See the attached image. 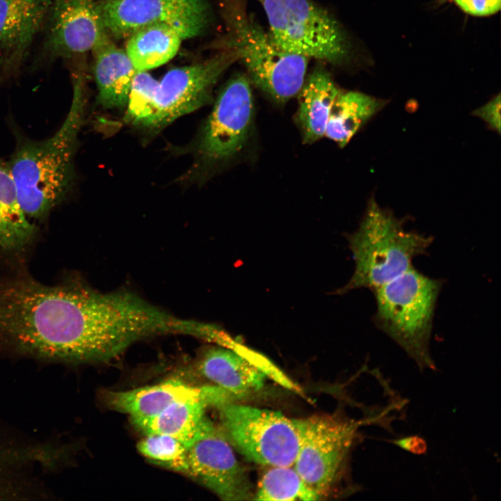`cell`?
<instances>
[{"mask_svg":"<svg viewBox=\"0 0 501 501\" xmlns=\"http://www.w3.org/2000/svg\"><path fill=\"white\" fill-rule=\"evenodd\" d=\"M35 230L21 207L8 163L0 159V252L21 253L33 241Z\"/></svg>","mask_w":501,"mask_h":501,"instance_id":"obj_19","label":"cell"},{"mask_svg":"<svg viewBox=\"0 0 501 501\" xmlns=\"http://www.w3.org/2000/svg\"><path fill=\"white\" fill-rule=\"evenodd\" d=\"M215 406L206 399H194L174 403L149 419L132 423L145 434L170 436L186 447L193 442L207 419L206 411Z\"/></svg>","mask_w":501,"mask_h":501,"instance_id":"obj_20","label":"cell"},{"mask_svg":"<svg viewBox=\"0 0 501 501\" xmlns=\"http://www.w3.org/2000/svg\"><path fill=\"white\" fill-rule=\"evenodd\" d=\"M464 13L475 17H484L498 12L501 0H452Z\"/></svg>","mask_w":501,"mask_h":501,"instance_id":"obj_26","label":"cell"},{"mask_svg":"<svg viewBox=\"0 0 501 501\" xmlns=\"http://www.w3.org/2000/svg\"><path fill=\"white\" fill-rule=\"evenodd\" d=\"M472 114L486 122L488 127L500 133V95L493 97L482 106L477 109Z\"/></svg>","mask_w":501,"mask_h":501,"instance_id":"obj_27","label":"cell"},{"mask_svg":"<svg viewBox=\"0 0 501 501\" xmlns=\"http://www.w3.org/2000/svg\"><path fill=\"white\" fill-rule=\"evenodd\" d=\"M106 402L112 409L126 413L132 422L152 418L171 404L188 399H206L215 407L234 397L216 385L198 386L179 379H169L151 385L106 393Z\"/></svg>","mask_w":501,"mask_h":501,"instance_id":"obj_15","label":"cell"},{"mask_svg":"<svg viewBox=\"0 0 501 501\" xmlns=\"http://www.w3.org/2000/svg\"><path fill=\"white\" fill-rule=\"evenodd\" d=\"M138 452L151 462L187 476V447L166 434H148L138 445Z\"/></svg>","mask_w":501,"mask_h":501,"instance_id":"obj_25","label":"cell"},{"mask_svg":"<svg viewBox=\"0 0 501 501\" xmlns=\"http://www.w3.org/2000/svg\"><path fill=\"white\" fill-rule=\"evenodd\" d=\"M236 61L234 52L225 48L204 61L168 70L159 81L150 128L166 126L206 104L216 81Z\"/></svg>","mask_w":501,"mask_h":501,"instance_id":"obj_11","label":"cell"},{"mask_svg":"<svg viewBox=\"0 0 501 501\" xmlns=\"http://www.w3.org/2000/svg\"><path fill=\"white\" fill-rule=\"evenodd\" d=\"M355 270L340 293L368 288L372 291L413 267L414 257L427 253L433 237L404 228L372 198L358 229L349 237Z\"/></svg>","mask_w":501,"mask_h":501,"instance_id":"obj_3","label":"cell"},{"mask_svg":"<svg viewBox=\"0 0 501 501\" xmlns=\"http://www.w3.org/2000/svg\"><path fill=\"white\" fill-rule=\"evenodd\" d=\"M223 433L244 456L267 467L292 466L299 450L294 422L278 411L230 401L216 407Z\"/></svg>","mask_w":501,"mask_h":501,"instance_id":"obj_7","label":"cell"},{"mask_svg":"<svg viewBox=\"0 0 501 501\" xmlns=\"http://www.w3.org/2000/svg\"><path fill=\"white\" fill-rule=\"evenodd\" d=\"M269 468L260 480L254 500L291 501L320 499L293 466Z\"/></svg>","mask_w":501,"mask_h":501,"instance_id":"obj_23","label":"cell"},{"mask_svg":"<svg viewBox=\"0 0 501 501\" xmlns=\"http://www.w3.org/2000/svg\"><path fill=\"white\" fill-rule=\"evenodd\" d=\"M105 31L115 40H127L136 31L154 24H166L183 39L200 35L211 20L207 0H95Z\"/></svg>","mask_w":501,"mask_h":501,"instance_id":"obj_9","label":"cell"},{"mask_svg":"<svg viewBox=\"0 0 501 501\" xmlns=\"http://www.w3.org/2000/svg\"><path fill=\"white\" fill-rule=\"evenodd\" d=\"M136 329L122 290L99 292L78 279L42 283L0 268V347L38 358L101 363L121 354Z\"/></svg>","mask_w":501,"mask_h":501,"instance_id":"obj_1","label":"cell"},{"mask_svg":"<svg viewBox=\"0 0 501 501\" xmlns=\"http://www.w3.org/2000/svg\"><path fill=\"white\" fill-rule=\"evenodd\" d=\"M294 422L299 450L293 467L321 498L334 484L363 423L325 415L294 419Z\"/></svg>","mask_w":501,"mask_h":501,"instance_id":"obj_8","label":"cell"},{"mask_svg":"<svg viewBox=\"0 0 501 501\" xmlns=\"http://www.w3.org/2000/svg\"><path fill=\"white\" fill-rule=\"evenodd\" d=\"M222 13L226 48L234 52L252 81L280 103L297 95L305 80L308 58L281 49L238 0H225Z\"/></svg>","mask_w":501,"mask_h":501,"instance_id":"obj_5","label":"cell"},{"mask_svg":"<svg viewBox=\"0 0 501 501\" xmlns=\"http://www.w3.org/2000/svg\"><path fill=\"white\" fill-rule=\"evenodd\" d=\"M187 476L223 500H249L248 476L222 430L208 418L187 447Z\"/></svg>","mask_w":501,"mask_h":501,"instance_id":"obj_10","label":"cell"},{"mask_svg":"<svg viewBox=\"0 0 501 501\" xmlns=\"http://www.w3.org/2000/svg\"><path fill=\"white\" fill-rule=\"evenodd\" d=\"M72 78L70 109L52 136L35 141L16 133L8 163L19 203L30 220L45 218L66 198L74 182V157L86 102L84 70L74 72Z\"/></svg>","mask_w":501,"mask_h":501,"instance_id":"obj_2","label":"cell"},{"mask_svg":"<svg viewBox=\"0 0 501 501\" xmlns=\"http://www.w3.org/2000/svg\"><path fill=\"white\" fill-rule=\"evenodd\" d=\"M47 47L52 56L70 58L91 51L106 33L95 0H53Z\"/></svg>","mask_w":501,"mask_h":501,"instance_id":"obj_14","label":"cell"},{"mask_svg":"<svg viewBox=\"0 0 501 501\" xmlns=\"http://www.w3.org/2000/svg\"><path fill=\"white\" fill-rule=\"evenodd\" d=\"M97 101L106 109L126 106L137 71L125 49L106 32L91 50Z\"/></svg>","mask_w":501,"mask_h":501,"instance_id":"obj_17","label":"cell"},{"mask_svg":"<svg viewBox=\"0 0 501 501\" xmlns=\"http://www.w3.org/2000/svg\"><path fill=\"white\" fill-rule=\"evenodd\" d=\"M159 81L148 72L134 75L127 102L125 120L136 125L150 127L156 112Z\"/></svg>","mask_w":501,"mask_h":501,"instance_id":"obj_24","label":"cell"},{"mask_svg":"<svg viewBox=\"0 0 501 501\" xmlns=\"http://www.w3.org/2000/svg\"><path fill=\"white\" fill-rule=\"evenodd\" d=\"M233 341L230 345L212 347L200 357V373L215 385L239 397L260 390L268 375L273 376L285 386L292 382L269 362H260L261 357Z\"/></svg>","mask_w":501,"mask_h":501,"instance_id":"obj_13","label":"cell"},{"mask_svg":"<svg viewBox=\"0 0 501 501\" xmlns=\"http://www.w3.org/2000/svg\"><path fill=\"white\" fill-rule=\"evenodd\" d=\"M442 279L414 267L373 292L376 326L400 346L420 370H436L429 342Z\"/></svg>","mask_w":501,"mask_h":501,"instance_id":"obj_4","label":"cell"},{"mask_svg":"<svg viewBox=\"0 0 501 501\" xmlns=\"http://www.w3.org/2000/svg\"><path fill=\"white\" fill-rule=\"evenodd\" d=\"M385 104L383 100L363 93L340 90L332 105L324 135L340 147L345 146Z\"/></svg>","mask_w":501,"mask_h":501,"instance_id":"obj_22","label":"cell"},{"mask_svg":"<svg viewBox=\"0 0 501 501\" xmlns=\"http://www.w3.org/2000/svg\"><path fill=\"white\" fill-rule=\"evenodd\" d=\"M270 35L287 52L333 64L345 61L349 44L337 22L310 0H260Z\"/></svg>","mask_w":501,"mask_h":501,"instance_id":"obj_6","label":"cell"},{"mask_svg":"<svg viewBox=\"0 0 501 501\" xmlns=\"http://www.w3.org/2000/svg\"><path fill=\"white\" fill-rule=\"evenodd\" d=\"M51 1L0 0V51L6 66H16L25 58L48 19Z\"/></svg>","mask_w":501,"mask_h":501,"instance_id":"obj_16","label":"cell"},{"mask_svg":"<svg viewBox=\"0 0 501 501\" xmlns=\"http://www.w3.org/2000/svg\"><path fill=\"white\" fill-rule=\"evenodd\" d=\"M391 443L402 450L415 454H423L427 450V444L424 439L416 435L395 439L391 440Z\"/></svg>","mask_w":501,"mask_h":501,"instance_id":"obj_28","label":"cell"},{"mask_svg":"<svg viewBox=\"0 0 501 501\" xmlns=\"http://www.w3.org/2000/svg\"><path fill=\"white\" fill-rule=\"evenodd\" d=\"M1 456H0V463H1Z\"/></svg>","mask_w":501,"mask_h":501,"instance_id":"obj_29","label":"cell"},{"mask_svg":"<svg viewBox=\"0 0 501 501\" xmlns=\"http://www.w3.org/2000/svg\"><path fill=\"white\" fill-rule=\"evenodd\" d=\"M253 113L249 81L237 75L219 94L205 123L198 145L201 158L216 163L238 153L249 135Z\"/></svg>","mask_w":501,"mask_h":501,"instance_id":"obj_12","label":"cell"},{"mask_svg":"<svg viewBox=\"0 0 501 501\" xmlns=\"http://www.w3.org/2000/svg\"><path fill=\"white\" fill-rule=\"evenodd\" d=\"M183 40L173 27L154 24L131 35L126 40L125 51L137 72H148L174 58Z\"/></svg>","mask_w":501,"mask_h":501,"instance_id":"obj_21","label":"cell"},{"mask_svg":"<svg viewBox=\"0 0 501 501\" xmlns=\"http://www.w3.org/2000/svg\"><path fill=\"white\" fill-rule=\"evenodd\" d=\"M329 73L315 69L305 80L299 93L296 119L304 143L310 144L325 134L332 105L340 93Z\"/></svg>","mask_w":501,"mask_h":501,"instance_id":"obj_18","label":"cell"}]
</instances>
